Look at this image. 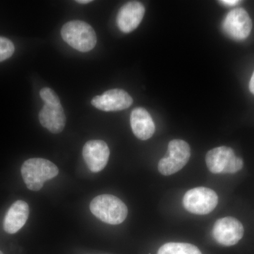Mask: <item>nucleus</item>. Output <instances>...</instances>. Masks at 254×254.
Instances as JSON below:
<instances>
[{
	"mask_svg": "<svg viewBox=\"0 0 254 254\" xmlns=\"http://www.w3.org/2000/svg\"><path fill=\"white\" fill-rule=\"evenodd\" d=\"M90 210L96 218L109 225H120L128 215V208L123 200L110 194L95 197L90 204Z\"/></svg>",
	"mask_w": 254,
	"mask_h": 254,
	"instance_id": "f257e3e1",
	"label": "nucleus"
},
{
	"mask_svg": "<svg viewBox=\"0 0 254 254\" xmlns=\"http://www.w3.org/2000/svg\"><path fill=\"white\" fill-rule=\"evenodd\" d=\"M59 169L50 160L31 158L21 167V175L28 190H41L45 182L58 176Z\"/></svg>",
	"mask_w": 254,
	"mask_h": 254,
	"instance_id": "f03ea898",
	"label": "nucleus"
},
{
	"mask_svg": "<svg viewBox=\"0 0 254 254\" xmlns=\"http://www.w3.org/2000/svg\"><path fill=\"white\" fill-rule=\"evenodd\" d=\"M61 35L68 45L82 53L91 51L96 45L94 29L91 25L79 20L65 23L62 28Z\"/></svg>",
	"mask_w": 254,
	"mask_h": 254,
	"instance_id": "7ed1b4c3",
	"label": "nucleus"
},
{
	"mask_svg": "<svg viewBox=\"0 0 254 254\" xmlns=\"http://www.w3.org/2000/svg\"><path fill=\"white\" fill-rule=\"evenodd\" d=\"M209 171L214 174H235L243 168L244 161L232 148L220 146L209 150L205 156Z\"/></svg>",
	"mask_w": 254,
	"mask_h": 254,
	"instance_id": "20e7f679",
	"label": "nucleus"
},
{
	"mask_svg": "<svg viewBox=\"0 0 254 254\" xmlns=\"http://www.w3.org/2000/svg\"><path fill=\"white\" fill-rule=\"evenodd\" d=\"M190 157V145L186 141L174 139L169 143L168 153L158 163V170L164 176H170L181 170Z\"/></svg>",
	"mask_w": 254,
	"mask_h": 254,
	"instance_id": "39448f33",
	"label": "nucleus"
},
{
	"mask_svg": "<svg viewBox=\"0 0 254 254\" xmlns=\"http://www.w3.org/2000/svg\"><path fill=\"white\" fill-rule=\"evenodd\" d=\"M218 196L213 190L196 187L189 190L183 198V205L190 213L207 215L216 208Z\"/></svg>",
	"mask_w": 254,
	"mask_h": 254,
	"instance_id": "423d86ee",
	"label": "nucleus"
},
{
	"mask_svg": "<svg viewBox=\"0 0 254 254\" xmlns=\"http://www.w3.org/2000/svg\"><path fill=\"white\" fill-rule=\"evenodd\" d=\"M225 33L235 41H243L250 36L252 21L246 10L237 8L227 14L222 23Z\"/></svg>",
	"mask_w": 254,
	"mask_h": 254,
	"instance_id": "0eeeda50",
	"label": "nucleus"
},
{
	"mask_svg": "<svg viewBox=\"0 0 254 254\" xmlns=\"http://www.w3.org/2000/svg\"><path fill=\"white\" fill-rule=\"evenodd\" d=\"M243 225L232 217L220 218L214 224L213 237L218 244L225 247L237 245L244 236Z\"/></svg>",
	"mask_w": 254,
	"mask_h": 254,
	"instance_id": "6e6552de",
	"label": "nucleus"
},
{
	"mask_svg": "<svg viewBox=\"0 0 254 254\" xmlns=\"http://www.w3.org/2000/svg\"><path fill=\"white\" fill-rule=\"evenodd\" d=\"M133 103V99L123 89L109 90L103 94L97 95L91 100V104L97 109L105 112L121 111L127 109Z\"/></svg>",
	"mask_w": 254,
	"mask_h": 254,
	"instance_id": "1a4fd4ad",
	"label": "nucleus"
},
{
	"mask_svg": "<svg viewBox=\"0 0 254 254\" xmlns=\"http://www.w3.org/2000/svg\"><path fill=\"white\" fill-rule=\"evenodd\" d=\"M110 153L108 144L101 140H91L83 148V159L93 173H99L106 167Z\"/></svg>",
	"mask_w": 254,
	"mask_h": 254,
	"instance_id": "9d476101",
	"label": "nucleus"
},
{
	"mask_svg": "<svg viewBox=\"0 0 254 254\" xmlns=\"http://www.w3.org/2000/svg\"><path fill=\"white\" fill-rule=\"evenodd\" d=\"M145 7L138 1H129L123 5L117 16V23L123 33H128L134 31L143 19Z\"/></svg>",
	"mask_w": 254,
	"mask_h": 254,
	"instance_id": "9b49d317",
	"label": "nucleus"
},
{
	"mask_svg": "<svg viewBox=\"0 0 254 254\" xmlns=\"http://www.w3.org/2000/svg\"><path fill=\"white\" fill-rule=\"evenodd\" d=\"M39 120L42 126L48 131L59 133L64 128L66 118L61 104H45L40 111Z\"/></svg>",
	"mask_w": 254,
	"mask_h": 254,
	"instance_id": "f8f14e48",
	"label": "nucleus"
},
{
	"mask_svg": "<svg viewBox=\"0 0 254 254\" xmlns=\"http://www.w3.org/2000/svg\"><path fill=\"white\" fill-rule=\"evenodd\" d=\"M29 206L23 200H17L11 205L5 215L3 227L4 231L9 234H15L19 231L29 216Z\"/></svg>",
	"mask_w": 254,
	"mask_h": 254,
	"instance_id": "ddd939ff",
	"label": "nucleus"
},
{
	"mask_svg": "<svg viewBox=\"0 0 254 254\" xmlns=\"http://www.w3.org/2000/svg\"><path fill=\"white\" fill-rule=\"evenodd\" d=\"M130 123L133 134L138 139L145 141L154 134L155 124L149 113L144 108H137L131 112Z\"/></svg>",
	"mask_w": 254,
	"mask_h": 254,
	"instance_id": "4468645a",
	"label": "nucleus"
},
{
	"mask_svg": "<svg viewBox=\"0 0 254 254\" xmlns=\"http://www.w3.org/2000/svg\"><path fill=\"white\" fill-rule=\"evenodd\" d=\"M157 254H202L195 246L182 242H169L159 249Z\"/></svg>",
	"mask_w": 254,
	"mask_h": 254,
	"instance_id": "2eb2a0df",
	"label": "nucleus"
},
{
	"mask_svg": "<svg viewBox=\"0 0 254 254\" xmlns=\"http://www.w3.org/2000/svg\"><path fill=\"white\" fill-rule=\"evenodd\" d=\"M14 51V43L8 38L0 36V63L11 58Z\"/></svg>",
	"mask_w": 254,
	"mask_h": 254,
	"instance_id": "dca6fc26",
	"label": "nucleus"
},
{
	"mask_svg": "<svg viewBox=\"0 0 254 254\" xmlns=\"http://www.w3.org/2000/svg\"><path fill=\"white\" fill-rule=\"evenodd\" d=\"M40 95H41L42 99L45 102V104L47 105H59L60 100L58 95L51 88H42L40 91Z\"/></svg>",
	"mask_w": 254,
	"mask_h": 254,
	"instance_id": "f3484780",
	"label": "nucleus"
},
{
	"mask_svg": "<svg viewBox=\"0 0 254 254\" xmlns=\"http://www.w3.org/2000/svg\"><path fill=\"white\" fill-rule=\"evenodd\" d=\"M220 2L222 4L227 5V6H235V5L238 4L241 2V1L238 0H222Z\"/></svg>",
	"mask_w": 254,
	"mask_h": 254,
	"instance_id": "a211bd4d",
	"label": "nucleus"
},
{
	"mask_svg": "<svg viewBox=\"0 0 254 254\" xmlns=\"http://www.w3.org/2000/svg\"><path fill=\"white\" fill-rule=\"evenodd\" d=\"M250 90L254 95V71L250 82Z\"/></svg>",
	"mask_w": 254,
	"mask_h": 254,
	"instance_id": "6ab92c4d",
	"label": "nucleus"
},
{
	"mask_svg": "<svg viewBox=\"0 0 254 254\" xmlns=\"http://www.w3.org/2000/svg\"><path fill=\"white\" fill-rule=\"evenodd\" d=\"M91 0H78L76 2L79 3V4H88V3L91 2Z\"/></svg>",
	"mask_w": 254,
	"mask_h": 254,
	"instance_id": "aec40b11",
	"label": "nucleus"
},
{
	"mask_svg": "<svg viewBox=\"0 0 254 254\" xmlns=\"http://www.w3.org/2000/svg\"><path fill=\"white\" fill-rule=\"evenodd\" d=\"M0 254H3L2 252H1V251H0Z\"/></svg>",
	"mask_w": 254,
	"mask_h": 254,
	"instance_id": "412c9836",
	"label": "nucleus"
}]
</instances>
